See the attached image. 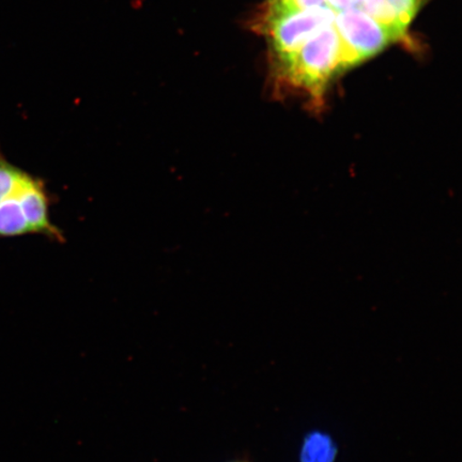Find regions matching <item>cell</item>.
Instances as JSON below:
<instances>
[{
	"instance_id": "1",
	"label": "cell",
	"mask_w": 462,
	"mask_h": 462,
	"mask_svg": "<svg viewBox=\"0 0 462 462\" xmlns=\"http://www.w3.org/2000/svg\"><path fill=\"white\" fill-rule=\"evenodd\" d=\"M282 61L291 82L316 97L322 95L335 72L348 68L345 48L334 24L316 33Z\"/></svg>"
},
{
	"instance_id": "2",
	"label": "cell",
	"mask_w": 462,
	"mask_h": 462,
	"mask_svg": "<svg viewBox=\"0 0 462 462\" xmlns=\"http://www.w3.org/2000/svg\"><path fill=\"white\" fill-rule=\"evenodd\" d=\"M269 31L276 53L285 60L309 39L334 24L337 13L328 5L308 10H284L273 7Z\"/></svg>"
},
{
	"instance_id": "3",
	"label": "cell",
	"mask_w": 462,
	"mask_h": 462,
	"mask_svg": "<svg viewBox=\"0 0 462 462\" xmlns=\"http://www.w3.org/2000/svg\"><path fill=\"white\" fill-rule=\"evenodd\" d=\"M334 27L342 40L348 68L379 53L389 43L402 40L390 28L380 24L360 9L338 13Z\"/></svg>"
},
{
	"instance_id": "4",
	"label": "cell",
	"mask_w": 462,
	"mask_h": 462,
	"mask_svg": "<svg viewBox=\"0 0 462 462\" xmlns=\"http://www.w3.org/2000/svg\"><path fill=\"white\" fill-rule=\"evenodd\" d=\"M419 5L420 0H364L361 10L402 39Z\"/></svg>"
},
{
	"instance_id": "5",
	"label": "cell",
	"mask_w": 462,
	"mask_h": 462,
	"mask_svg": "<svg viewBox=\"0 0 462 462\" xmlns=\"http://www.w3.org/2000/svg\"><path fill=\"white\" fill-rule=\"evenodd\" d=\"M335 456L337 448L331 439L316 432L305 440L301 462H333Z\"/></svg>"
},
{
	"instance_id": "6",
	"label": "cell",
	"mask_w": 462,
	"mask_h": 462,
	"mask_svg": "<svg viewBox=\"0 0 462 462\" xmlns=\"http://www.w3.org/2000/svg\"><path fill=\"white\" fill-rule=\"evenodd\" d=\"M326 5V0H275L273 7L284 10H308Z\"/></svg>"
},
{
	"instance_id": "7",
	"label": "cell",
	"mask_w": 462,
	"mask_h": 462,
	"mask_svg": "<svg viewBox=\"0 0 462 462\" xmlns=\"http://www.w3.org/2000/svg\"><path fill=\"white\" fill-rule=\"evenodd\" d=\"M363 3L364 0H326V5L337 14L351 9L361 10Z\"/></svg>"
}]
</instances>
